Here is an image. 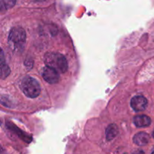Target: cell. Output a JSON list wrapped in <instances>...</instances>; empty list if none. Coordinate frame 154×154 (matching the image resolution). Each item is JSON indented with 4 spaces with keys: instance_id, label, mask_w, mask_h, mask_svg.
Returning <instances> with one entry per match:
<instances>
[{
    "instance_id": "6da1fadb",
    "label": "cell",
    "mask_w": 154,
    "mask_h": 154,
    "mask_svg": "<svg viewBox=\"0 0 154 154\" xmlns=\"http://www.w3.org/2000/svg\"><path fill=\"white\" fill-rule=\"evenodd\" d=\"M46 66L56 69L60 73H65L68 69V63L66 57L59 53H47L44 57Z\"/></svg>"
},
{
    "instance_id": "7a4b0ae2",
    "label": "cell",
    "mask_w": 154,
    "mask_h": 154,
    "mask_svg": "<svg viewBox=\"0 0 154 154\" xmlns=\"http://www.w3.org/2000/svg\"><path fill=\"white\" fill-rule=\"evenodd\" d=\"M26 43V32L20 27H14L8 35V45L13 51L21 52Z\"/></svg>"
},
{
    "instance_id": "3957f363",
    "label": "cell",
    "mask_w": 154,
    "mask_h": 154,
    "mask_svg": "<svg viewBox=\"0 0 154 154\" xmlns=\"http://www.w3.org/2000/svg\"><path fill=\"white\" fill-rule=\"evenodd\" d=\"M20 88L23 93L29 98L38 97L41 93V86L35 78L31 77H26L23 79L20 84Z\"/></svg>"
},
{
    "instance_id": "277c9868",
    "label": "cell",
    "mask_w": 154,
    "mask_h": 154,
    "mask_svg": "<svg viewBox=\"0 0 154 154\" xmlns=\"http://www.w3.org/2000/svg\"><path fill=\"white\" fill-rule=\"evenodd\" d=\"M60 72L47 66L42 70V77L49 84H57L60 80Z\"/></svg>"
},
{
    "instance_id": "5b68a950",
    "label": "cell",
    "mask_w": 154,
    "mask_h": 154,
    "mask_svg": "<svg viewBox=\"0 0 154 154\" xmlns=\"http://www.w3.org/2000/svg\"><path fill=\"white\" fill-rule=\"evenodd\" d=\"M131 106L135 111H142L147 108V100L142 96H134L131 100Z\"/></svg>"
},
{
    "instance_id": "8992f818",
    "label": "cell",
    "mask_w": 154,
    "mask_h": 154,
    "mask_svg": "<svg viewBox=\"0 0 154 154\" xmlns=\"http://www.w3.org/2000/svg\"><path fill=\"white\" fill-rule=\"evenodd\" d=\"M133 141L136 145L144 146L150 141V135L146 132H138L134 136Z\"/></svg>"
},
{
    "instance_id": "52a82bcc",
    "label": "cell",
    "mask_w": 154,
    "mask_h": 154,
    "mask_svg": "<svg viewBox=\"0 0 154 154\" xmlns=\"http://www.w3.org/2000/svg\"><path fill=\"white\" fill-rule=\"evenodd\" d=\"M133 122L137 127H147L151 123V119L147 115H138L135 117Z\"/></svg>"
},
{
    "instance_id": "ba28073f",
    "label": "cell",
    "mask_w": 154,
    "mask_h": 154,
    "mask_svg": "<svg viewBox=\"0 0 154 154\" xmlns=\"http://www.w3.org/2000/svg\"><path fill=\"white\" fill-rule=\"evenodd\" d=\"M118 134V128L117 125L111 124L107 127L105 131V135H106V139L108 141H111L114 139Z\"/></svg>"
},
{
    "instance_id": "9c48e42d",
    "label": "cell",
    "mask_w": 154,
    "mask_h": 154,
    "mask_svg": "<svg viewBox=\"0 0 154 154\" xmlns=\"http://www.w3.org/2000/svg\"><path fill=\"white\" fill-rule=\"evenodd\" d=\"M2 10H8L13 7L16 3V0H0Z\"/></svg>"
},
{
    "instance_id": "30bf717a",
    "label": "cell",
    "mask_w": 154,
    "mask_h": 154,
    "mask_svg": "<svg viewBox=\"0 0 154 154\" xmlns=\"http://www.w3.org/2000/svg\"><path fill=\"white\" fill-rule=\"evenodd\" d=\"M9 73H10V69H9V68L2 62V67H1L2 78H5V77L8 76V75Z\"/></svg>"
},
{
    "instance_id": "8fae6325",
    "label": "cell",
    "mask_w": 154,
    "mask_h": 154,
    "mask_svg": "<svg viewBox=\"0 0 154 154\" xmlns=\"http://www.w3.org/2000/svg\"><path fill=\"white\" fill-rule=\"evenodd\" d=\"M153 138H154V130H153Z\"/></svg>"
},
{
    "instance_id": "7c38bea8",
    "label": "cell",
    "mask_w": 154,
    "mask_h": 154,
    "mask_svg": "<svg viewBox=\"0 0 154 154\" xmlns=\"http://www.w3.org/2000/svg\"><path fill=\"white\" fill-rule=\"evenodd\" d=\"M153 153H154V152H153Z\"/></svg>"
}]
</instances>
